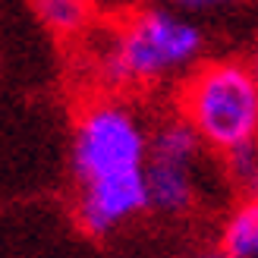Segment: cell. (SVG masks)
Instances as JSON below:
<instances>
[{
  "label": "cell",
  "mask_w": 258,
  "mask_h": 258,
  "mask_svg": "<svg viewBox=\"0 0 258 258\" xmlns=\"http://www.w3.org/2000/svg\"><path fill=\"white\" fill-rule=\"evenodd\" d=\"M148 139L145 113L123 98H95L76 113L70 139L73 214L85 236H113L148 214Z\"/></svg>",
  "instance_id": "6da1fadb"
},
{
  "label": "cell",
  "mask_w": 258,
  "mask_h": 258,
  "mask_svg": "<svg viewBox=\"0 0 258 258\" xmlns=\"http://www.w3.org/2000/svg\"><path fill=\"white\" fill-rule=\"evenodd\" d=\"M205 32L179 7L148 4L126 13L101 47V76L123 88H158L196 70Z\"/></svg>",
  "instance_id": "7a4b0ae2"
},
{
  "label": "cell",
  "mask_w": 258,
  "mask_h": 258,
  "mask_svg": "<svg viewBox=\"0 0 258 258\" xmlns=\"http://www.w3.org/2000/svg\"><path fill=\"white\" fill-rule=\"evenodd\" d=\"M183 117L208 151L224 154L258 139V82L242 60H205L179 88Z\"/></svg>",
  "instance_id": "3957f363"
},
{
  "label": "cell",
  "mask_w": 258,
  "mask_h": 258,
  "mask_svg": "<svg viewBox=\"0 0 258 258\" xmlns=\"http://www.w3.org/2000/svg\"><path fill=\"white\" fill-rule=\"evenodd\" d=\"M205 151H208L205 142L179 113L151 126L145 164V192L151 214L179 221L199 208Z\"/></svg>",
  "instance_id": "277c9868"
},
{
  "label": "cell",
  "mask_w": 258,
  "mask_h": 258,
  "mask_svg": "<svg viewBox=\"0 0 258 258\" xmlns=\"http://www.w3.org/2000/svg\"><path fill=\"white\" fill-rule=\"evenodd\" d=\"M217 249L224 258H258V192L239 196L217 230Z\"/></svg>",
  "instance_id": "5b68a950"
},
{
  "label": "cell",
  "mask_w": 258,
  "mask_h": 258,
  "mask_svg": "<svg viewBox=\"0 0 258 258\" xmlns=\"http://www.w3.org/2000/svg\"><path fill=\"white\" fill-rule=\"evenodd\" d=\"M32 10L54 35H79L92 19V0H32Z\"/></svg>",
  "instance_id": "8992f818"
},
{
  "label": "cell",
  "mask_w": 258,
  "mask_h": 258,
  "mask_svg": "<svg viewBox=\"0 0 258 258\" xmlns=\"http://www.w3.org/2000/svg\"><path fill=\"white\" fill-rule=\"evenodd\" d=\"M224 176L239 196L258 192V139L224 151Z\"/></svg>",
  "instance_id": "52a82bcc"
},
{
  "label": "cell",
  "mask_w": 258,
  "mask_h": 258,
  "mask_svg": "<svg viewBox=\"0 0 258 258\" xmlns=\"http://www.w3.org/2000/svg\"><path fill=\"white\" fill-rule=\"evenodd\" d=\"M167 4H173L186 13H199V10H224V7H236L242 0H167Z\"/></svg>",
  "instance_id": "ba28073f"
},
{
  "label": "cell",
  "mask_w": 258,
  "mask_h": 258,
  "mask_svg": "<svg viewBox=\"0 0 258 258\" xmlns=\"http://www.w3.org/2000/svg\"><path fill=\"white\" fill-rule=\"evenodd\" d=\"M246 63H249V70H252V76H255V82H258V44L252 47V54H249V60H246Z\"/></svg>",
  "instance_id": "9c48e42d"
},
{
  "label": "cell",
  "mask_w": 258,
  "mask_h": 258,
  "mask_svg": "<svg viewBox=\"0 0 258 258\" xmlns=\"http://www.w3.org/2000/svg\"><path fill=\"white\" fill-rule=\"evenodd\" d=\"M192 258H224V252L221 249H205V252H196Z\"/></svg>",
  "instance_id": "30bf717a"
}]
</instances>
